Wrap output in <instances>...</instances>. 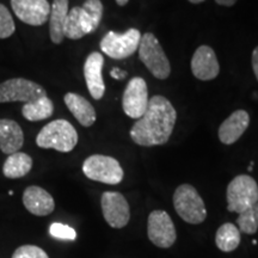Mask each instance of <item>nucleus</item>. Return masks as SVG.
<instances>
[{
    "label": "nucleus",
    "instance_id": "nucleus-23",
    "mask_svg": "<svg viewBox=\"0 0 258 258\" xmlns=\"http://www.w3.org/2000/svg\"><path fill=\"white\" fill-rule=\"evenodd\" d=\"M215 244L222 252H232L240 244V231L237 226L226 222L218 228L215 234Z\"/></svg>",
    "mask_w": 258,
    "mask_h": 258
},
{
    "label": "nucleus",
    "instance_id": "nucleus-11",
    "mask_svg": "<svg viewBox=\"0 0 258 258\" xmlns=\"http://www.w3.org/2000/svg\"><path fill=\"white\" fill-rule=\"evenodd\" d=\"M103 217L112 228H123L131 219V209L121 192L105 191L101 199Z\"/></svg>",
    "mask_w": 258,
    "mask_h": 258
},
{
    "label": "nucleus",
    "instance_id": "nucleus-17",
    "mask_svg": "<svg viewBox=\"0 0 258 258\" xmlns=\"http://www.w3.org/2000/svg\"><path fill=\"white\" fill-rule=\"evenodd\" d=\"M250 124V115L245 110H237L228 116L219 128V139L222 144L237 143Z\"/></svg>",
    "mask_w": 258,
    "mask_h": 258
},
{
    "label": "nucleus",
    "instance_id": "nucleus-8",
    "mask_svg": "<svg viewBox=\"0 0 258 258\" xmlns=\"http://www.w3.org/2000/svg\"><path fill=\"white\" fill-rule=\"evenodd\" d=\"M44 96L47 92L41 85L24 78L9 79L0 84V103H30Z\"/></svg>",
    "mask_w": 258,
    "mask_h": 258
},
{
    "label": "nucleus",
    "instance_id": "nucleus-6",
    "mask_svg": "<svg viewBox=\"0 0 258 258\" xmlns=\"http://www.w3.org/2000/svg\"><path fill=\"white\" fill-rule=\"evenodd\" d=\"M83 172L89 179L105 184L116 185L123 179V169L115 158L103 154H93L83 164Z\"/></svg>",
    "mask_w": 258,
    "mask_h": 258
},
{
    "label": "nucleus",
    "instance_id": "nucleus-26",
    "mask_svg": "<svg viewBox=\"0 0 258 258\" xmlns=\"http://www.w3.org/2000/svg\"><path fill=\"white\" fill-rule=\"evenodd\" d=\"M49 233L51 237L56 238V239L74 240L77 238V232L74 231V228L69 225L60 224V222H54L50 225Z\"/></svg>",
    "mask_w": 258,
    "mask_h": 258
},
{
    "label": "nucleus",
    "instance_id": "nucleus-24",
    "mask_svg": "<svg viewBox=\"0 0 258 258\" xmlns=\"http://www.w3.org/2000/svg\"><path fill=\"white\" fill-rule=\"evenodd\" d=\"M240 232L245 234H254L258 231V202L246 211L240 213L237 219Z\"/></svg>",
    "mask_w": 258,
    "mask_h": 258
},
{
    "label": "nucleus",
    "instance_id": "nucleus-32",
    "mask_svg": "<svg viewBox=\"0 0 258 258\" xmlns=\"http://www.w3.org/2000/svg\"><path fill=\"white\" fill-rule=\"evenodd\" d=\"M188 2L192 3V4H200V3H203V2H206V0H188Z\"/></svg>",
    "mask_w": 258,
    "mask_h": 258
},
{
    "label": "nucleus",
    "instance_id": "nucleus-28",
    "mask_svg": "<svg viewBox=\"0 0 258 258\" xmlns=\"http://www.w3.org/2000/svg\"><path fill=\"white\" fill-rule=\"evenodd\" d=\"M127 72L125 71H122L120 69H112L111 72H110V76L112 77L114 79H117V80H122L124 79L125 77H127Z\"/></svg>",
    "mask_w": 258,
    "mask_h": 258
},
{
    "label": "nucleus",
    "instance_id": "nucleus-14",
    "mask_svg": "<svg viewBox=\"0 0 258 258\" xmlns=\"http://www.w3.org/2000/svg\"><path fill=\"white\" fill-rule=\"evenodd\" d=\"M104 64V57L98 51L90 54L84 63V77H85L86 86L93 99L99 101L103 98L105 92V84L103 80L102 71Z\"/></svg>",
    "mask_w": 258,
    "mask_h": 258
},
{
    "label": "nucleus",
    "instance_id": "nucleus-9",
    "mask_svg": "<svg viewBox=\"0 0 258 258\" xmlns=\"http://www.w3.org/2000/svg\"><path fill=\"white\" fill-rule=\"evenodd\" d=\"M147 234L150 240L161 249H169L175 244V225L165 211H153L148 215Z\"/></svg>",
    "mask_w": 258,
    "mask_h": 258
},
{
    "label": "nucleus",
    "instance_id": "nucleus-25",
    "mask_svg": "<svg viewBox=\"0 0 258 258\" xmlns=\"http://www.w3.org/2000/svg\"><path fill=\"white\" fill-rule=\"evenodd\" d=\"M15 31L16 25L9 9L5 5L0 4V40L10 37L14 35Z\"/></svg>",
    "mask_w": 258,
    "mask_h": 258
},
{
    "label": "nucleus",
    "instance_id": "nucleus-3",
    "mask_svg": "<svg viewBox=\"0 0 258 258\" xmlns=\"http://www.w3.org/2000/svg\"><path fill=\"white\" fill-rule=\"evenodd\" d=\"M173 206L177 214L185 222L199 225L207 218V209L198 190L190 184H182L173 194Z\"/></svg>",
    "mask_w": 258,
    "mask_h": 258
},
{
    "label": "nucleus",
    "instance_id": "nucleus-19",
    "mask_svg": "<svg viewBox=\"0 0 258 258\" xmlns=\"http://www.w3.org/2000/svg\"><path fill=\"white\" fill-rule=\"evenodd\" d=\"M64 104L83 127H91L96 122L97 115L93 105L88 99L77 93L69 92L63 97Z\"/></svg>",
    "mask_w": 258,
    "mask_h": 258
},
{
    "label": "nucleus",
    "instance_id": "nucleus-7",
    "mask_svg": "<svg viewBox=\"0 0 258 258\" xmlns=\"http://www.w3.org/2000/svg\"><path fill=\"white\" fill-rule=\"evenodd\" d=\"M141 36L140 31L135 28L128 29L123 34L109 31L101 41V49L109 57L115 60L127 59L139 49Z\"/></svg>",
    "mask_w": 258,
    "mask_h": 258
},
{
    "label": "nucleus",
    "instance_id": "nucleus-10",
    "mask_svg": "<svg viewBox=\"0 0 258 258\" xmlns=\"http://www.w3.org/2000/svg\"><path fill=\"white\" fill-rule=\"evenodd\" d=\"M148 101L150 99H148L147 84L145 79L141 77H135L129 80L122 98L124 114L131 118L139 120L146 111Z\"/></svg>",
    "mask_w": 258,
    "mask_h": 258
},
{
    "label": "nucleus",
    "instance_id": "nucleus-15",
    "mask_svg": "<svg viewBox=\"0 0 258 258\" xmlns=\"http://www.w3.org/2000/svg\"><path fill=\"white\" fill-rule=\"evenodd\" d=\"M98 28L88 12L82 6H76L71 9L67 16V22L64 25V37L70 40H79L85 35L92 34Z\"/></svg>",
    "mask_w": 258,
    "mask_h": 258
},
{
    "label": "nucleus",
    "instance_id": "nucleus-5",
    "mask_svg": "<svg viewBox=\"0 0 258 258\" xmlns=\"http://www.w3.org/2000/svg\"><path fill=\"white\" fill-rule=\"evenodd\" d=\"M227 209L233 213H243L258 202V184L251 176L239 175L227 186Z\"/></svg>",
    "mask_w": 258,
    "mask_h": 258
},
{
    "label": "nucleus",
    "instance_id": "nucleus-4",
    "mask_svg": "<svg viewBox=\"0 0 258 258\" xmlns=\"http://www.w3.org/2000/svg\"><path fill=\"white\" fill-rule=\"evenodd\" d=\"M138 50L141 62L157 79L164 80L169 78L171 73L170 61L153 34L146 32L141 36Z\"/></svg>",
    "mask_w": 258,
    "mask_h": 258
},
{
    "label": "nucleus",
    "instance_id": "nucleus-21",
    "mask_svg": "<svg viewBox=\"0 0 258 258\" xmlns=\"http://www.w3.org/2000/svg\"><path fill=\"white\" fill-rule=\"evenodd\" d=\"M32 167V159L30 156L23 152L10 154L3 166V173L6 178H22L30 172Z\"/></svg>",
    "mask_w": 258,
    "mask_h": 258
},
{
    "label": "nucleus",
    "instance_id": "nucleus-31",
    "mask_svg": "<svg viewBox=\"0 0 258 258\" xmlns=\"http://www.w3.org/2000/svg\"><path fill=\"white\" fill-rule=\"evenodd\" d=\"M128 2H129V0H116V3H117V4L120 6H124Z\"/></svg>",
    "mask_w": 258,
    "mask_h": 258
},
{
    "label": "nucleus",
    "instance_id": "nucleus-27",
    "mask_svg": "<svg viewBox=\"0 0 258 258\" xmlns=\"http://www.w3.org/2000/svg\"><path fill=\"white\" fill-rule=\"evenodd\" d=\"M12 258H49L46 251L35 245L19 246L12 254Z\"/></svg>",
    "mask_w": 258,
    "mask_h": 258
},
{
    "label": "nucleus",
    "instance_id": "nucleus-12",
    "mask_svg": "<svg viewBox=\"0 0 258 258\" xmlns=\"http://www.w3.org/2000/svg\"><path fill=\"white\" fill-rule=\"evenodd\" d=\"M11 6L18 19L32 27L43 25L50 15L47 0H11Z\"/></svg>",
    "mask_w": 258,
    "mask_h": 258
},
{
    "label": "nucleus",
    "instance_id": "nucleus-16",
    "mask_svg": "<svg viewBox=\"0 0 258 258\" xmlns=\"http://www.w3.org/2000/svg\"><path fill=\"white\" fill-rule=\"evenodd\" d=\"M23 203L27 211L30 212L31 214L37 215V217L49 215L55 208L53 196L47 190L36 185L28 186L24 190Z\"/></svg>",
    "mask_w": 258,
    "mask_h": 258
},
{
    "label": "nucleus",
    "instance_id": "nucleus-29",
    "mask_svg": "<svg viewBox=\"0 0 258 258\" xmlns=\"http://www.w3.org/2000/svg\"><path fill=\"white\" fill-rule=\"evenodd\" d=\"M252 69L254 76L258 80V46L252 51Z\"/></svg>",
    "mask_w": 258,
    "mask_h": 258
},
{
    "label": "nucleus",
    "instance_id": "nucleus-1",
    "mask_svg": "<svg viewBox=\"0 0 258 258\" xmlns=\"http://www.w3.org/2000/svg\"><path fill=\"white\" fill-rule=\"evenodd\" d=\"M177 112L169 99L153 96L148 101L145 114L131 129V138L139 146L152 147L169 141L176 124Z\"/></svg>",
    "mask_w": 258,
    "mask_h": 258
},
{
    "label": "nucleus",
    "instance_id": "nucleus-20",
    "mask_svg": "<svg viewBox=\"0 0 258 258\" xmlns=\"http://www.w3.org/2000/svg\"><path fill=\"white\" fill-rule=\"evenodd\" d=\"M69 11V0H54L50 6L49 35L53 43L60 44L63 41Z\"/></svg>",
    "mask_w": 258,
    "mask_h": 258
},
{
    "label": "nucleus",
    "instance_id": "nucleus-13",
    "mask_svg": "<svg viewBox=\"0 0 258 258\" xmlns=\"http://www.w3.org/2000/svg\"><path fill=\"white\" fill-rule=\"evenodd\" d=\"M191 72L195 78L203 82L215 79L220 73L217 54L209 46H201L196 49L191 59Z\"/></svg>",
    "mask_w": 258,
    "mask_h": 258
},
{
    "label": "nucleus",
    "instance_id": "nucleus-22",
    "mask_svg": "<svg viewBox=\"0 0 258 258\" xmlns=\"http://www.w3.org/2000/svg\"><path fill=\"white\" fill-rule=\"evenodd\" d=\"M54 112V104L48 96L41 97L36 101L25 103L22 106V115L25 120L36 122L49 118Z\"/></svg>",
    "mask_w": 258,
    "mask_h": 258
},
{
    "label": "nucleus",
    "instance_id": "nucleus-2",
    "mask_svg": "<svg viewBox=\"0 0 258 258\" xmlns=\"http://www.w3.org/2000/svg\"><path fill=\"white\" fill-rule=\"evenodd\" d=\"M38 147L55 150L59 152H71L78 144L76 128L66 120H55L44 125L36 137Z\"/></svg>",
    "mask_w": 258,
    "mask_h": 258
},
{
    "label": "nucleus",
    "instance_id": "nucleus-18",
    "mask_svg": "<svg viewBox=\"0 0 258 258\" xmlns=\"http://www.w3.org/2000/svg\"><path fill=\"white\" fill-rule=\"evenodd\" d=\"M24 144V134L21 125L14 120L0 118V150L5 154H14Z\"/></svg>",
    "mask_w": 258,
    "mask_h": 258
},
{
    "label": "nucleus",
    "instance_id": "nucleus-33",
    "mask_svg": "<svg viewBox=\"0 0 258 258\" xmlns=\"http://www.w3.org/2000/svg\"><path fill=\"white\" fill-rule=\"evenodd\" d=\"M252 167H253V161H251L250 165H249V169H247V170H249V171H252Z\"/></svg>",
    "mask_w": 258,
    "mask_h": 258
},
{
    "label": "nucleus",
    "instance_id": "nucleus-30",
    "mask_svg": "<svg viewBox=\"0 0 258 258\" xmlns=\"http://www.w3.org/2000/svg\"><path fill=\"white\" fill-rule=\"evenodd\" d=\"M215 2L222 6H233L237 3V0H215Z\"/></svg>",
    "mask_w": 258,
    "mask_h": 258
}]
</instances>
